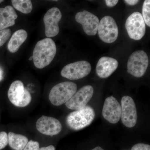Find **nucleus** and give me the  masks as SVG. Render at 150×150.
<instances>
[{
	"label": "nucleus",
	"mask_w": 150,
	"mask_h": 150,
	"mask_svg": "<svg viewBox=\"0 0 150 150\" xmlns=\"http://www.w3.org/2000/svg\"><path fill=\"white\" fill-rule=\"evenodd\" d=\"M56 46L54 40L47 38L38 41L33 54L35 67L42 69L51 64L56 56Z\"/></svg>",
	"instance_id": "1"
},
{
	"label": "nucleus",
	"mask_w": 150,
	"mask_h": 150,
	"mask_svg": "<svg viewBox=\"0 0 150 150\" xmlns=\"http://www.w3.org/2000/svg\"><path fill=\"white\" fill-rule=\"evenodd\" d=\"M95 111L91 106L71 112L66 118L67 126L71 130L77 131L89 126L95 118Z\"/></svg>",
	"instance_id": "2"
},
{
	"label": "nucleus",
	"mask_w": 150,
	"mask_h": 150,
	"mask_svg": "<svg viewBox=\"0 0 150 150\" xmlns=\"http://www.w3.org/2000/svg\"><path fill=\"white\" fill-rule=\"evenodd\" d=\"M77 86L72 82L60 83L52 88L49 94V99L52 104L60 106L66 103L77 91Z\"/></svg>",
	"instance_id": "3"
},
{
	"label": "nucleus",
	"mask_w": 150,
	"mask_h": 150,
	"mask_svg": "<svg viewBox=\"0 0 150 150\" xmlns=\"http://www.w3.org/2000/svg\"><path fill=\"white\" fill-rule=\"evenodd\" d=\"M10 101L16 107L27 106L32 100L31 94L24 87L22 82L16 81L11 85L8 92Z\"/></svg>",
	"instance_id": "4"
},
{
	"label": "nucleus",
	"mask_w": 150,
	"mask_h": 150,
	"mask_svg": "<svg viewBox=\"0 0 150 150\" xmlns=\"http://www.w3.org/2000/svg\"><path fill=\"white\" fill-rule=\"evenodd\" d=\"M149 58L146 53L139 50L134 52L128 60V72L137 78L143 76L149 66Z\"/></svg>",
	"instance_id": "5"
},
{
	"label": "nucleus",
	"mask_w": 150,
	"mask_h": 150,
	"mask_svg": "<svg viewBox=\"0 0 150 150\" xmlns=\"http://www.w3.org/2000/svg\"><path fill=\"white\" fill-rule=\"evenodd\" d=\"M97 31L100 38L105 43H113L118 38V27L114 18L110 16H107L101 19Z\"/></svg>",
	"instance_id": "6"
},
{
	"label": "nucleus",
	"mask_w": 150,
	"mask_h": 150,
	"mask_svg": "<svg viewBox=\"0 0 150 150\" xmlns=\"http://www.w3.org/2000/svg\"><path fill=\"white\" fill-rule=\"evenodd\" d=\"M91 71V65L88 62L79 61L65 66L62 70L61 75L71 80H76L85 77Z\"/></svg>",
	"instance_id": "7"
},
{
	"label": "nucleus",
	"mask_w": 150,
	"mask_h": 150,
	"mask_svg": "<svg viewBox=\"0 0 150 150\" xmlns=\"http://www.w3.org/2000/svg\"><path fill=\"white\" fill-rule=\"evenodd\" d=\"M125 27L129 37L134 40H141L146 33L144 21L142 14L139 12L133 13L128 18Z\"/></svg>",
	"instance_id": "8"
},
{
	"label": "nucleus",
	"mask_w": 150,
	"mask_h": 150,
	"mask_svg": "<svg viewBox=\"0 0 150 150\" xmlns=\"http://www.w3.org/2000/svg\"><path fill=\"white\" fill-rule=\"evenodd\" d=\"M121 103L122 123L128 128H132L137 124L138 118L135 102L131 97L125 96L122 98Z\"/></svg>",
	"instance_id": "9"
},
{
	"label": "nucleus",
	"mask_w": 150,
	"mask_h": 150,
	"mask_svg": "<svg viewBox=\"0 0 150 150\" xmlns=\"http://www.w3.org/2000/svg\"><path fill=\"white\" fill-rule=\"evenodd\" d=\"M93 87L90 85L83 87L76 92L74 96L66 103L69 109L77 110L86 106L93 96Z\"/></svg>",
	"instance_id": "10"
},
{
	"label": "nucleus",
	"mask_w": 150,
	"mask_h": 150,
	"mask_svg": "<svg viewBox=\"0 0 150 150\" xmlns=\"http://www.w3.org/2000/svg\"><path fill=\"white\" fill-rule=\"evenodd\" d=\"M62 18V14L59 8H52L48 11L43 17L45 34L47 37H54L59 34V23Z\"/></svg>",
	"instance_id": "11"
},
{
	"label": "nucleus",
	"mask_w": 150,
	"mask_h": 150,
	"mask_svg": "<svg viewBox=\"0 0 150 150\" xmlns=\"http://www.w3.org/2000/svg\"><path fill=\"white\" fill-rule=\"evenodd\" d=\"M38 131L46 136L58 135L62 130V124L56 118L43 115L38 119L36 123Z\"/></svg>",
	"instance_id": "12"
},
{
	"label": "nucleus",
	"mask_w": 150,
	"mask_h": 150,
	"mask_svg": "<svg viewBox=\"0 0 150 150\" xmlns=\"http://www.w3.org/2000/svg\"><path fill=\"white\" fill-rule=\"evenodd\" d=\"M121 105L116 98L109 96L105 99L102 110L103 118L109 123L115 124L121 118Z\"/></svg>",
	"instance_id": "13"
},
{
	"label": "nucleus",
	"mask_w": 150,
	"mask_h": 150,
	"mask_svg": "<svg viewBox=\"0 0 150 150\" xmlns=\"http://www.w3.org/2000/svg\"><path fill=\"white\" fill-rule=\"evenodd\" d=\"M75 19L78 23L82 25L84 31L88 35H96L99 24L98 18L86 11L76 13Z\"/></svg>",
	"instance_id": "14"
},
{
	"label": "nucleus",
	"mask_w": 150,
	"mask_h": 150,
	"mask_svg": "<svg viewBox=\"0 0 150 150\" xmlns=\"http://www.w3.org/2000/svg\"><path fill=\"white\" fill-rule=\"evenodd\" d=\"M118 61L110 57H101L98 62L96 71L98 76L102 79H105L110 76L118 68Z\"/></svg>",
	"instance_id": "15"
},
{
	"label": "nucleus",
	"mask_w": 150,
	"mask_h": 150,
	"mask_svg": "<svg viewBox=\"0 0 150 150\" xmlns=\"http://www.w3.org/2000/svg\"><path fill=\"white\" fill-rule=\"evenodd\" d=\"M17 17V14L11 6L0 8V30L15 25Z\"/></svg>",
	"instance_id": "16"
},
{
	"label": "nucleus",
	"mask_w": 150,
	"mask_h": 150,
	"mask_svg": "<svg viewBox=\"0 0 150 150\" xmlns=\"http://www.w3.org/2000/svg\"><path fill=\"white\" fill-rule=\"evenodd\" d=\"M27 33L24 30L20 29L16 31L12 35L8 44V51L12 53L16 52L27 39Z\"/></svg>",
	"instance_id": "17"
},
{
	"label": "nucleus",
	"mask_w": 150,
	"mask_h": 150,
	"mask_svg": "<svg viewBox=\"0 0 150 150\" xmlns=\"http://www.w3.org/2000/svg\"><path fill=\"white\" fill-rule=\"evenodd\" d=\"M8 144L14 150H23L28 140L25 136L10 132L8 133Z\"/></svg>",
	"instance_id": "18"
},
{
	"label": "nucleus",
	"mask_w": 150,
	"mask_h": 150,
	"mask_svg": "<svg viewBox=\"0 0 150 150\" xmlns=\"http://www.w3.org/2000/svg\"><path fill=\"white\" fill-rule=\"evenodd\" d=\"M12 4L17 10L22 13H30L32 10V2L30 0H12Z\"/></svg>",
	"instance_id": "19"
},
{
	"label": "nucleus",
	"mask_w": 150,
	"mask_h": 150,
	"mask_svg": "<svg viewBox=\"0 0 150 150\" xmlns=\"http://www.w3.org/2000/svg\"><path fill=\"white\" fill-rule=\"evenodd\" d=\"M142 17L145 23L148 26H150V1L146 0L143 4L142 8Z\"/></svg>",
	"instance_id": "20"
},
{
	"label": "nucleus",
	"mask_w": 150,
	"mask_h": 150,
	"mask_svg": "<svg viewBox=\"0 0 150 150\" xmlns=\"http://www.w3.org/2000/svg\"><path fill=\"white\" fill-rule=\"evenodd\" d=\"M11 34V31L9 28L0 30V47L4 45V44L8 40Z\"/></svg>",
	"instance_id": "21"
},
{
	"label": "nucleus",
	"mask_w": 150,
	"mask_h": 150,
	"mask_svg": "<svg viewBox=\"0 0 150 150\" xmlns=\"http://www.w3.org/2000/svg\"><path fill=\"white\" fill-rule=\"evenodd\" d=\"M8 144V135L5 131L0 132V150L3 149Z\"/></svg>",
	"instance_id": "22"
},
{
	"label": "nucleus",
	"mask_w": 150,
	"mask_h": 150,
	"mask_svg": "<svg viewBox=\"0 0 150 150\" xmlns=\"http://www.w3.org/2000/svg\"><path fill=\"white\" fill-rule=\"evenodd\" d=\"M40 145L39 143L35 141L30 140L27 143V145L23 150H39Z\"/></svg>",
	"instance_id": "23"
},
{
	"label": "nucleus",
	"mask_w": 150,
	"mask_h": 150,
	"mask_svg": "<svg viewBox=\"0 0 150 150\" xmlns=\"http://www.w3.org/2000/svg\"><path fill=\"white\" fill-rule=\"evenodd\" d=\"M131 150H150V146L149 145L139 143L134 145Z\"/></svg>",
	"instance_id": "24"
},
{
	"label": "nucleus",
	"mask_w": 150,
	"mask_h": 150,
	"mask_svg": "<svg viewBox=\"0 0 150 150\" xmlns=\"http://www.w3.org/2000/svg\"><path fill=\"white\" fill-rule=\"evenodd\" d=\"M118 0H106L105 1V4L107 6L109 7H112L115 6L118 3Z\"/></svg>",
	"instance_id": "25"
},
{
	"label": "nucleus",
	"mask_w": 150,
	"mask_h": 150,
	"mask_svg": "<svg viewBox=\"0 0 150 150\" xmlns=\"http://www.w3.org/2000/svg\"><path fill=\"white\" fill-rule=\"evenodd\" d=\"M124 2L129 5L134 6L137 4L139 2V1H138V0L137 1L136 0H126V1H124Z\"/></svg>",
	"instance_id": "26"
},
{
	"label": "nucleus",
	"mask_w": 150,
	"mask_h": 150,
	"mask_svg": "<svg viewBox=\"0 0 150 150\" xmlns=\"http://www.w3.org/2000/svg\"><path fill=\"white\" fill-rule=\"evenodd\" d=\"M39 150H56V149L54 146L50 145L48 146L43 147L40 148Z\"/></svg>",
	"instance_id": "27"
},
{
	"label": "nucleus",
	"mask_w": 150,
	"mask_h": 150,
	"mask_svg": "<svg viewBox=\"0 0 150 150\" xmlns=\"http://www.w3.org/2000/svg\"><path fill=\"white\" fill-rule=\"evenodd\" d=\"M3 78V71L1 68L0 67V81L2 80Z\"/></svg>",
	"instance_id": "28"
},
{
	"label": "nucleus",
	"mask_w": 150,
	"mask_h": 150,
	"mask_svg": "<svg viewBox=\"0 0 150 150\" xmlns=\"http://www.w3.org/2000/svg\"><path fill=\"white\" fill-rule=\"evenodd\" d=\"M104 150L103 149H102V148L100 147V146H97L96 147L94 148L92 150Z\"/></svg>",
	"instance_id": "29"
},
{
	"label": "nucleus",
	"mask_w": 150,
	"mask_h": 150,
	"mask_svg": "<svg viewBox=\"0 0 150 150\" xmlns=\"http://www.w3.org/2000/svg\"><path fill=\"white\" fill-rule=\"evenodd\" d=\"M32 59H33V56H30L29 59V61H31V60H32Z\"/></svg>",
	"instance_id": "30"
},
{
	"label": "nucleus",
	"mask_w": 150,
	"mask_h": 150,
	"mask_svg": "<svg viewBox=\"0 0 150 150\" xmlns=\"http://www.w3.org/2000/svg\"><path fill=\"white\" fill-rule=\"evenodd\" d=\"M3 1H1V0H0V4H1V3Z\"/></svg>",
	"instance_id": "31"
}]
</instances>
